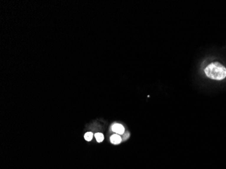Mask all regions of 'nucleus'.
I'll return each mask as SVG.
<instances>
[{"mask_svg":"<svg viewBox=\"0 0 226 169\" xmlns=\"http://www.w3.org/2000/svg\"><path fill=\"white\" fill-rule=\"evenodd\" d=\"M122 139L118 134H114L110 137V142L113 144H119L121 142Z\"/></svg>","mask_w":226,"mask_h":169,"instance_id":"nucleus-3","label":"nucleus"},{"mask_svg":"<svg viewBox=\"0 0 226 169\" xmlns=\"http://www.w3.org/2000/svg\"><path fill=\"white\" fill-rule=\"evenodd\" d=\"M112 130L119 135H122L125 133L124 127L121 124H114L112 127Z\"/></svg>","mask_w":226,"mask_h":169,"instance_id":"nucleus-2","label":"nucleus"},{"mask_svg":"<svg viewBox=\"0 0 226 169\" xmlns=\"http://www.w3.org/2000/svg\"><path fill=\"white\" fill-rule=\"evenodd\" d=\"M95 137L96 139L97 142L100 143L104 140V135L101 133H97L95 134Z\"/></svg>","mask_w":226,"mask_h":169,"instance_id":"nucleus-4","label":"nucleus"},{"mask_svg":"<svg viewBox=\"0 0 226 169\" xmlns=\"http://www.w3.org/2000/svg\"><path fill=\"white\" fill-rule=\"evenodd\" d=\"M84 138L85 140L89 142V141H91L92 140V138H93V133H92L91 132H87V133L85 134Z\"/></svg>","mask_w":226,"mask_h":169,"instance_id":"nucleus-5","label":"nucleus"},{"mask_svg":"<svg viewBox=\"0 0 226 169\" xmlns=\"http://www.w3.org/2000/svg\"><path fill=\"white\" fill-rule=\"evenodd\" d=\"M204 73L209 78L214 80L220 81L226 77L225 67L219 62H213L207 66Z\"/></svg>","mask_w":226,"mask_h":169,"instance_id":"nucleus-1","label":"nucleus"}]
</instances>
